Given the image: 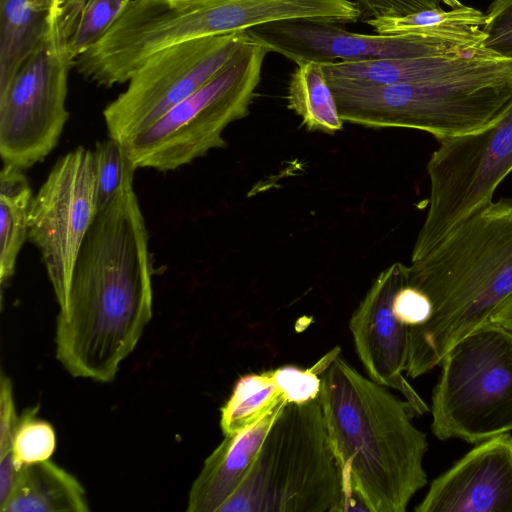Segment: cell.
<instances>
[{"label": "cell", "instance_id": "1", "mask_svg": "<svg viewBox=\"0 0 512 512\" xmlns=\"http://www.w3.org/2000/svg\"><path fill=\"white\" fill-rule=\"evenodd\" d=\"M133 178L97 213L57 316L56 357L73 377L114 380L152 317L153 266Z\"/></svg>", "mask_w": 512, "mask_h": 512}, {"label": "cell", "instance_id": "2", "mask_svg": "<svg viewBox=\"0 0 512 512\" xmlns=\"http://www.w3.org/2000/svg\"><path fill=\"white\" fill-rule=\"evenodd\" d=\"M319 399L342 477L337 512H405L427 484V436L410 403L340 354L321 374Z\"/></svg>", "mask_w": 512, "mask_h": 512}, {"label": "cell", "instance_id": "3", "mask_svg": "<svg viewBox=\"0 0 512 512\" xmlns=\"http://www.w3.org/2000/svg\"><path fill=\"white\" fill-rule=\"evenodd\" d=\"M409 284L432 305L424 324L409 327L406 375L417 378L512 295V198L491 201L411 257Z\"/></svg>", "mask_w": 512, "mask_h": 512}, {"label": "cell", "instance_id": "4", "mask_svg": "<svg viewBox=\"0 0 512 512\" xmlns=\"http://www.w3.org/2000/svg\"><path fill=\"white\" fill-rule=\"evenodd\" d=\"M328 83L344 122L416 129L439 141L482 131L506 114L512 105V59L497 57L421 82Z\"/></svg>", "mask_w": 512, "mask_h": 512}, {"label": "cell", "instance_id": "5", "mask_svg": "<svg viewBox=\"0 0 512 512\" xmlns=\"http://www.w3.org/2000/svg\"><path fill=\"white\" fill-rule=\"evenodd\" d=\"M343 495L319 396L287 403L218 512H337Z\"/></svg>", "mask_w": 512, "mask_h": 512}, {"label": "cell", "instance_id": "6", "mask_svg": "<svg viewBox=\"0 0 512 512\" xmlns=\"http://www.w3.org/2000/svg\"><path fill=\"white\" fill-rule=\"evenodd\" d=\"M268 52L249 37L207 83L123 144L133 165L172 171L225 147L224 130L249 113Z\"/></svg>", "mask_w": 512, "mask_h": 512}, {"label": "cell", "instance_id": "7", "mask_svg": "<svg viewBox=\"0 0 512 512\" xmlns=\"http://www.w3.org/2000/svg\"><path fill=\"white\" fill-rule=\"evenodd\" d=\"M433 389L431 431L477 444L512 431V332L490 321L455 343Z\"/></svg>", "mask_w": 512, "mask_h": 512}, {"label": "cell", "instance_id": "8", "mask_svg": "<svg viewBox=\"0 0 512 512\" xmlns=\"http://www.w3.org/2000/svg\"><path fill=\"white\" fill-rule=\"evenodd\" d=\"M428 205L411 257L423 254L450 229L493 201L512 172V105L494 125L438 141L426 166Z\"/></svg>", "mask_w": 512, "mask_h": 512}, {"label": "cell", "instance_id": "9", "mask_svg": "<svg viewBox=\"0 0 512 512\" xmlns=\"http://www.w3.org/2000/svg\"><path fill=\"white\" fill-rule=\"evenodd\" d=\"M57 4L42 41L0 92V156L3 164L22 170L52 152L69 118L66 99L73 61L60 32Z\"/></svg>", "mask_w": 512, "mask_h": 512}, {"label": "cell", "instance_id": "10", "mask_svg": "<svg viewBox=\"0 0 512 512\" xmlns=\"http://www.w3.org/2000/svg\"><path fill=\"white\" fill-rule=\"evenodd\" d=\"M248 39L246 31L216 35L152 55L103 110L108 137L123 145L207 83Z\"/></svg>", "mask_w": 512, "mask_h": 512}, {"label": "cell", "instance_id": "11", "mask_svg": "<svg viewBox=\"0 0 512 512\" xmlns=\"http://www.w3.org/2000/svg\"><path fill=\"white\" fill-rule=\"evenodd\" d=\"M248 36L299 64L356 63L370 60L434 56L493 54L483 41L482 28L440 35H381L350 32L340 23L299 18L267 23L246 31Z\"/></svg>", "mask_w": 512, "mask_h": 512}, {"label": "cell", "instance_id": "12", "mask_svg": "<svg viewBox=\"0 0 512 512\" xmlns=\"http://www.w3.org/2000/svg\"><path fill=\"white\" fill-rule=\"evenodd\" d=\"M97 213L93 151L78 146L55 162L28 213V240L41 254L60 310L66 307L74 265Z\"/></svg>", "mask_w": 512, "mask_h": 512}, {"label": "cell", "instance_id": "13", "mask_svg": "<svg viewBox=\"0 0 512 512\" xmlns=\"http://www.w3.org/2000/svg\"><path fill=\"white\" fill-rule=\"evenodd\" d=\"M409 283V266L394 262L373 281L353 312L349 329L356 354L368 377L374 382L400 392L423 415L430 408L404 376L409 352V327L393 311L397 292Z\"/></svg>", "mask_w": 512, "mask_h": 512}, {"label": "cell", "instance_id": "14", "mask_svg": "<svg viewBox=\"0 0 512 512\" xmlns=\"http://www.w3.org/2000/svg\"><path fill=\"white\" fill-rule=\"evenodd\" d=\"M415 512H512V434L475 444L429 485Z\"/></svg>", "mask_w": 512, "mask_h": 512}, {"label": "cell", "instance_id": "15", "mask_svg": "<svg viewBox=\"0 0 512 512\" xmlns=\"http://www.w3.org/2000/svg\"><path fill=\"white\" fill-rule=\"evenodd\" d=\"M285 405H280L251 428L225 436L206 458L193 482L187 511L218 512L247 476L268 431Z\"/></svg>", "mask_w": 512, "mask_h": 512}, {"label": "cell", "instance_id": "16", "mask_svg": "<svg viewBox=\"0 0 512 512\" xmlns=\"http://www.w3.org/2000/svg\"><path fill=\"white\" fill-rule=\"evenodd\" d=\"M497 57L500 56L434 55L356 63L332 62L322 66L328 80H343L365 85H392L426 81Z\"/></svg>", "mask_w": 512, "mask_h": 512}, {"label": "cell", "instance_id": "17", "mask_svg": "<svg viewBox=\"0 0 512 512\" xmlns=\"http://www.w3.org/2000/svg\"><path fill=\"white\" fill-rule=\"evenodd\" d=\"M79 481L49 460L22 468L1 512H87Z\"/></svg>", "mask_w": 512, "mask_h": 512}, {"label": "cell", "instance_id": "18", "mask_svg": "<svg viewBox=\"0 0 512 512\" xmlns=\"http://www.w3.org/2000/svg\"><path fill=\"white\" fill-rule=\"evenodd\" d=\"M58 0H0V92L37 48Z\"/></svg>", "mask_w": 512, "mask_h": 512}, {"label": "cell", "instance_id": "19", "mask_svg": "<svg viewBox=\"0 0 512 512\" xmlns=\"http://www.w3.org/2000/svg\"><path fill=\"white\" fill-rule=\"evenodd\" d=\"M32 191L23 170L3 164L0 172V282L15 273L18 254L28 238Z\"/></svg>", "mask_w": 512, "mask_h": 512}, {"label": "cell", "instance_id": "20", "mask_svg": "<svg viewBox=\"0 0 512 512\" xmlns=\"http://www.w3.org/2000/svg\"><path fill=\"white\" fill-rule=\"evenodd\" d=\"M286 99L288 108L301 117L307 130L327 134L342 130L344 121L322 64H297L288 83Z\"/></svg>", "mask_w": 512, "mask_h": 512}, {"label": "cell", "instance_id": "21", "mask_svg": "<svg viewBox=\"0 0 512 512\" xmlns=\"http://www.w3.org/2000/svg\"><path fill=\"white\" fill-rule=\"evenodd\" d=\"M130 1L58 0V24L73 63L105 36Z\"/></svg>", "mask_w": 512, "mask_h": 512}, {"label": "cell", "instance_id": "22", "mask_svg": "<svg viewBox=\"0 0 512 512\" xmlns=\"http://www.w3.org/2000/svg\"><path fill=\"white\" fill-rule=\"evenodd\" d=\"M287 401L272 370L242 376L221 408L220 427L224 436L243 432Z\"/></svg>", "mask_w": 512, "mask_h": 512}, {"label": "cell", "instance_id": "23", "mask_svg": "<svg viewBox=\"0 0 512 512\" xmlns=\"http://www.w3.org/2000/svg\"><path fill=\"white\" fill-rule=\"evenodd\" d=\"M486 14L470 6L431 9L405 16L379 17L365 21L381 35H440L483 28Z\"/></svg>", "mask_w": 512, "mask_h": 512}, {"label": "cell", "instance_id": "24", "mask_svg": "<svg viewBox=\"0 0 512 512\" xmlns=\"http://www.w3.org/2000/svg\"><path fill=\"white\" fill-rule=\"evenodd\" d=\"M93 159L99 212L110 204L127 177L137 168L128 158L124 146L110 137L95 144Z\"/></svg>", "mask_w": 512, "mask_h": 512}, {"label": "cell", "instance_id": "25", "mask_svg": "<svg viewBox=\"0 0 512 512\" xmlns=\"http://www.w3.org/2000/svg\"><path fill=\"white\" fill-rule=\"evenodd\" d=\"M38 406L27 409L18 417L13 435L12 455L15 470L49 460L56 447L53 427L37 418Z\"/></svg>", "mask_w": 512, "mask_h": 512}, {"label": "cell", "instance_id": "26", "mask_svg": "<svg viewBox=\"0 0 512 512\" xmlns=\"http://www.w3.org/2000/svg\"><path fill=\"white\" fill-rule=\"evenodd\" d=\"M340 350V347L336 346L307 369L283 366L272 370L273 377L287 403L301 404L316 399L320 393L321 374L340 354Z\"/></svg>", "mask_w": 512, "mask_h": 512}, {"label": "cell", "instance_id": "27", "mask_svg": "<svg viewBox=\"0 0 512 512\" xmlns=\"http://www.w3.org/2000/svg\"><path fill=\"white\" fill-rule=\"evenodd\" d=\"M17 421L12 383L2 373L0 381V507L7 501L18 475L12 455L13 435Z\"/></svg>", "mask_w": 512, "mask_h": 512}, {"label": "cell", "instance_id": "28", "mask_svg": "<svg viewBox=\"0 0 512 512\" xmlns=\"http://www.w3.org/2000/svg\"><path fill=\"white\" fill-rule=\"evenodd\" d=\"M482 29L484 47L497 56L512 59V0H493Z\"/></svg>", "mask_w": 512, "mask_h": 512}, {"label": "cell", "instance_id": "29", "mask_svg": "<svg viewBox=\"0 0 512 512\" xmlns=\"http://www.w3.org/2000/svg\"><path fill=\"white\" fill-rule=\"evenodd\" d=\"M361 12L360 21L379 17L405 16L431 9L456 8L459 0H352Z\"/></svg>", "mask_w": 512, "mask_h": 512}, {"label": "cell", "instance_id": "30", "mask_svg": "<svg viewBox=\"0 0 512 512\" xmlns=\"http://www.w3.org/2000/svg\"><path fill=\"white\" fill-rule=\"evenodd\" d=\"M393 311L400 322L413 327L424 324L430 318L432 305L421 290L407 283L395 295Z\"/></svg>", "mask_w": 512, "mask_h": 512}]
</instances>
